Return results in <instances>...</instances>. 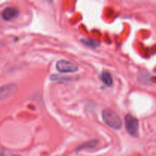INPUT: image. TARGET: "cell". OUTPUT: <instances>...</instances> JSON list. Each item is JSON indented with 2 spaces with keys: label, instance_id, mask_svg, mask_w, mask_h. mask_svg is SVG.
<instances>
[{
  "label": "cell",
  "instance_id": "6da1fadb",
  "mask_svg": "<svg viewBox=\"0 0 156 156\" xmlns=\"http://www.w3.org/2000/svg\"><path fill=\"white\" fill-rule=\"evenodd\" d=\"M102 118L108 126L114 129H120L122 126L121 119L114 111L105 109L102 111Z\"/></svg>",
  "mask_w": 156,
  "mask_h": 156
},
{
  "label": "cell",
  "instance_id": "7a4b0ae2",
  "mask_svg": "<svg viewBox=\"0 0 156 156\" xmlns=\"http://www.w3.org/2000/svg\"><path fill=\"white\" fill-rule=\"evenodd\" d=\"M125 126L128 133L133 137L139 136V120L135 117L128 114L125 116L124 118Z\"/></svg>",
  "mask_w": 156,
  "mask_h": 156
},
{
  "label": "cell",
  "instance_id": "3957f363",
  "mask_svg": "<svg viewBox=\"0 0 156 156\" xmlns=\"http://www.w3.org/2000/svg\"><path fill=\"white\" fill-rule=\"evenodd\" d=\"M56 69L61 73H73L79 70L77 66L67 60H59L56 63Z\"/></svg>",
  "mask_w": 156,
  "mask_h": 156
},
{
  "label": "cell",
  "instance_id": "277c9868",
  "mask_svg": "<svg viewBox=\"0 0 156 156\" xmlns=\"http://www.w3.org/2000/svg\"><path fill=\"white\" fill-rule=\"evenodd\" d=\"M19 15V12L16 8L6 7L2 11L1 17L5 21H10L16 18Z\"/></svg>",
  "mask_w": 156,
  "mask_h": 156
},
{
  "label": "cell",
  "instance_id": "5b68a950",
  "mask_svg": "<svg viewBox=\"0 0 156 156\" xmlns=\"http://www.w3.org/2000/svg\"><path fill=\"white\" fill-rule=\"evenodd\" d=\"M101 79L102 82L107 85V86L110 87L113 85V78L111 73L108 72H103L101 75Z\"/></svg>",
  "mask_w": 156,
  "mask_h": 156
},
{
  "label": "cell",
  "instance_id": "8992f818",
  "mask_svg": "<svg viewBox=\"0 0 156 156\" xmlns=\"http://www.w3.org/2000/svg\"><path fill=\"white\" fill-rule=\"evenodd\" d=\"M82 43H83L85 45L88 46L89 47H92V48H95L98 46L99 45L98 42L96 41H94V40L91 39V38H84V39L81 40Z\"/></svg>",
  "mask_w": 156,
  "mask_h": 156
},
{
  "label": "cell",
  "instance_id": "52a82bcc",
  "mask_svg": "<svg viewBox=\"0 0 156 156\" xmlns=\"http://www.w3.org/2000/svg\"><path fill=\"white\" fill-rule=\"evenodd\" d=\"M12 156H19V155H12Z\"/></svg>",
  "mask_w": 156,
  "mask_h": 156
}]
</instances>
